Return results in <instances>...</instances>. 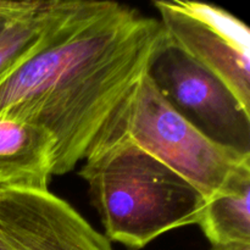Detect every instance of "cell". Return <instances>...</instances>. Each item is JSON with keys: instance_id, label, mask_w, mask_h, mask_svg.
I'll return each instance as SVG.
<instances>
[{"instance_id": "1", "label": "cell", "mask_w": 250, "mask_h": 250, "mask_svg": "<svg viewBox=\"0 0 250 250\" xmlns=\"http://www.w3.org/2000/svg\"><path fill=\"white\" fill-rule=\"evenodd\" d=\"M168 43L160 21L115 1L60 0L36 51L0 81V115L55 141L54 176L71 172Z\"/></svg>"}, {"instance_id": "2", "label": "cell", "mask_w": 250, "mask_h": 250, "mask_svg": "<svg viewBox=\"0 0 250 250\" xmlns=\"http://www.w3.org/2000/svg\"><path fill=\"white\" fill-rule=\"evenodd\" d=\"M80 176L87 182L105 237L129 250L198 225L208 202L182 176L125 138L98 146Z\"/></svg>"}, {"instance_id": "3", "label": "cell", "mask_w": 250, "mask_h": 250, "mask_svg": "<svg viewBox=\"0 0 250 250\" xmlns=\"http://www.w3.org/2000/svg\"><path fill=\"white\" fill-rule=\"evenodd\" d=\"M114 138L127 139L153 155L194 186L207 200L221 192L239 171L250 167V154L216 143L202 133L171 106L149 73L117 112L98 146Z\"/></svg>"}, {"instance_id": "4", "label": "cell", "mask_w": 250, "mask_h": 250, "mask_svg": "<svg viewBox=\"0 0 250 250\" xmlns=\"http://www.w3.org/2000/svg\"><path fill=\"white\" fill-rule=\"evenodd\" d=\"M154 6L172 46L204 68L250 114V29L219 6L190 0H159Z\"/></svg>"}, {"instance_id": "5", "label": "cell", "mask_w": 250, "mask_h": 250, "mask_svg": "<svg viewBox=\"0 0 250 250\" xmlns=\"http://www.w3.org/2000/svg\"><path fill=\"white\" fill-rule=\"evenodd\" d=\"M149 76L171 106L216 143L250 154V114L216 77L166 44Z\"/></svg>"}, {"instance_id": "6", "label": "cell", "mask_w": 250, "mask_h": 250, "mask_svg": "<svg viewBox=\"0 0 250 250\" xmlns=\"http://www.w3.org/2000/svg\"><path fill=\"white\" fill-rule=\"evenodd\" d=\"M0 242L9 250H114L50 190L0 189Z\"/></svg>"}, {"instance_id": "7", "label": "cell", "mask_w": 250, "mask_h": 250, "mask_svg": "<svg viewBox=\"0 0 250 250\" xmlns=\"http://www.w3.org/2000/svg\"><path fill=\"white\" fill-rule=\"evenodd\" d=\"M54 155L48 131L0 115V189L49 190Z\"/></svg>"}, {"instance_id": "8", "label": "cell", "mask_w": 250, "mask_h": 250, "mask_svg": "<svg viewBox=\"0 0 250 250\" xmlns=\"http://www.w3.org/2000/svg\"><path fill=\"white\" fill-rule=\"evenodd\" d=\"M198 225L211 250H250V167L208 200Z\"/></svg>"}, {"instance_id": "9", "label": "cell", "mask_w": 250, "mask_h": 250, "mask_svg": "<svg viewBox=\"0 0 250 250\" xmlns=\"http://www.w3.org/2000/svg\"><path fill=\"white\" fill-rule=\"evenodd\" d=\"M59 1H39L33 10L14 19L2 29L0 33V81L38 49L55 19Z\"/></svg>"}, {"instance_id": "10", "label": "cell", "mask_w": 250, "mask_h": 250, "mask_svg": "<svg viewBox=\"0 0 250 250\" xmlns=\"http://www.w3.org/2000/svg\"><path fill=\"white\" fill-rule=\"evenodd\" d=\"M39 1L41 0H23V1L0 0V33L9 24V22L33 10L39 4Z\"/></svg>"}, {"instance_id": "11", "label": "cell", "mask_w": 250, "mask_h": 250, "mask_svg": "<svg viewBox=\"0 0 250 250\" xmlns=\"http://www.w3.org/2000/svg\"><path fill=\"white\" fill-rule=\"evenodd\" d=\"M0 250H9V249H7V248H6V247H5V246H4V244H2V243H1V242H0Z\"/></svg>"}]
</instances>
